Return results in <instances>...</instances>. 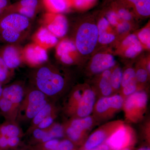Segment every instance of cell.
I'll use <instances>...</instances> for the list:
<instances>
[{
	"instance_id": "6da1fadb",
	"label": "cell",
	"mask_w": 150,
	"mask_h": 150,
	"mask_svg": "<svg viewBox=\"0 0 150 150\" xmlns=\"http://www.w3.org/2000/svg\"><path fill=\"white\" fill-rule=\"evenodd\" d=\"M5 13L0 15V38L15 43L29 26V19L16 13Z\"/></svg>"
},
{
	"instance_id": "7a4b0ae2",
	"label": "cell",
	"mask_w": 150,
	"mask_h": 150,
	"mask_svg": "<svg viewBox=\"0 0 150 150\" xmlns=\"http://www.w3.org/2000/svg\"><path fill=\"white\" fill-rule=\"evenodd\" d=\"M35 88L46 96L54 97L62 92L65 85L64 78L48 67L39 68L34 76Z\"/></svg>"
},
{
	"instance_id": "3957f363",
	"label": "cell",
	"mask_w": 150,
	"mask_h": 150,
	"mask_svg": "<svg viewBox=\"0 0 150 150\" xmlns=\"http://www.w3.org/2000/svg\"><path fill=\"white\" fill-rule=\"evenodd\" d=\"M48 102V97L37 89L26 91L19 109L17 119L21 121H31Z\"/></svg>"
},
{
	"instance_id": "277c9868",
	"label": "cell",
	"mask_w": 150,
	"mask_h": 150,
	"mask_svg": "<svg viewBox=\"0 0 150 150\" xmlns=\"http://www.w3.org/2000/svg\"><path fill=\"white\" fill-rule=\"evenodd\" d=\"M98 32L96 25L86 22L79 27L75 40L77 51L83 55H88L93 51L98 42Z\"/></svg>"
},
{
	"instance_id": "5b68a950",
	"label": "cell",
	"mask_w": 150,
	"mask_h": 150,
	"mask_svg": "<svg viewBox=\"0 0 150 150\" xmlns=\"http://www.w3.org/2000/svg\"><path fill=\"white\" fill-rule=\"evenodd\" d=\"M147 102L148 96L145 92H135L128 96L123 103L126 114L130 118H135L145 110Z\"/></svg>"
},
{
	"instance_id": "8992f818",
	"label": "cell",
	"mask_w": 150,
	"mask_h": 150,
	"mask_svg": "<svg viewBox=\"0 0 150 150\" xmlns=\"http://www.w3.org/2000/svg\"><path fill=\"white\" fill-rule=\"evenodd\" d=\"M131 139L129 128L125 126H121L108 139L106 144L112 150H121L129 144Z\"/></svg>"
},
{
	"instance_id": "52a82bcc",
	"label": "cell",
	"mask_w": 150,
	"mask_h": 150,
	"mask_svg": "<svg viewBox=\"0 0 150 150\" xmlns=\"http://www.w3.org/2000/svg\"><path fill=\"white\" fill-rule=\"evenodd\" d=\"M39 0H20L12 5L8 6L5 13H16L28 18L33 17L36 13Z\"/></svg>"
},
{
	"instance_id": "ba28073f",
	"label": "cell",
	"mask_w": 150,
	"mask_h": 150,
	"mask_svg": "<svg viewBox=\"0 0 150 150\" xmlns=\"http://www.w3.org/2000/svg\"><path fill=\"white\" fill-rule=\"evenodd\" d=\"M115 64V59L112 54L100 53L93 56L90 67L93 73L99 74L105 70H109Z\"/></svg>"
},
{
	"instance_id": "9c48e42d",
	"label": "cell",
	"mask_w": 150,
	"mask_h": 150,
	"mask_svg": "<svg viewBox=\"0 0 150 150\" xmlns=\"http://www.w3.org/2000/svg\"><path fill=\"white\" fill-rule=\"evenodd\" d=\"M24 87L18 83L12 84L3 88L2 97L9 100L18 111L25 93Z\"/></svg>"
},
{
	"instance_id": "30bf717a",
	"label": "cell",
	"mask_w": 150,
	"mask_h": 150,
	"mask_svg": "<svg viewBox=\"0 0 150 150\" xmlns=\"http://www.w3.org/2000/svg\"><path fill=\"white\" fill-rule=\"evenodd\" d=\"M51 19L47 28L54 35L58 37H62L67 34L68 29L67 19L60 13H48L47 15Z\"/></svg>"
},
{
	"instance_id": "8fae6325",
	"label": "cell",
	"mask_w": 150,
	"mask_h": 150,
	"mask_svg": "<svg viewBox=\"0 0 150 150\" xmlns=\"http://www.w3.org/2000/svg\"><path fill=\"white\" fill-rule=\"evenodd\" d=\"M95 100V94L93 91L89 89L85 91L76 108L78 116L82 118L90 115L93 110Z\"/></svg>"
},
{
	"instance_id": "7c38bea8",
	"label": "cell",
	"mask_w": 150,
	"mask_h": 150,
	"mask_svg": "<svg viewBox=\"0 0 150 150\" xmlns=\"http://www.w3.org/2000/svg\"><path fill=\"white\" fill-rule=\"evenodd\" d=\"M77 51L75 43L71 40H64L58 44L56 53L63 63L69 65L74 62V55Z\"/></svg>"
},
{
	"instance_id": "4fadbf2b",
	"label": "cell",
	"mask_w": 150,
	"mask_h": 150,
	"mask_svg": "<svg viewBox=\"0 0 150 150\" xmlns=\"http://www.w3.org/2000/svg\"><path fill=\"white\" fill-rule=\"evenodd\" d=\"M24 54L28 62L33 65L40 64L48 59L46 49L38 44L28 46L25 50Z\"/></svg>"
},
{
	"instance_id": "5bb4252c",
	"label": "cell",
	"mask_w": 150,
	"mask_h": 150,
	"mask_svg": "<svg viewBox=\"0 0 150 150\" xmlns=\"http://www.w3.org/2000/svg\"><path fill=\"white\" fill-rule=\"evenodd\" d=\"M0 56L10 70L17 68L21 64L19 52L14 46L8 45L2 48L0 51Z\"/></svg>"
},
{
	"instance_id": "9a60e30c",
	"label": "cell",
	"mask_w": 150,
	"mask_h": 150,
	"mask_svg": "<svg viewBox=\"0 0 150 150\" xmlns=\"http://www.w3.org/2000/svg\"><path fill=\"white\" fill-rule=\"evenodd\" d=\"M124 54L127 58H133L141 53L143 46L140 42L137 35L130 34L126 37L122 43Z\"/></svg>"
},
{
	"instance_id": "2e32d148",
	"label": "cell",
	"mask_w": 150,
	"mask_h": 150,
	"mask_svg": "<svg viewBox=\"0 0 150 150\" xmlns=\"http://www.w3.org/2000/svg\"><path fill=\"white\" fill-rule=\"evenodd\" d=\"M35 39L38 45L44 48L54 46L58 42V38L45 27L38 30Z\"/></svg>"
},
{
	"instance_id": "e0dca14e",
	"label": "cell",
	"mask_w": 150,
	"mask_h": 150,
	"mask_svg": "<svg viewBox=\"0 0 150 150\" xmlns=\"http://www.w3.org/2000/svg\"><path fill=\"white\" fill-rule=\"evenodd\" d=\"M0 111L6 121H15L18 111L9 100L1 97L0 98Z\"/></svg>"
},
{
	"instance_id": "ac0fdd59",
	"label": "cell",
	"mask_w": 150,
	"mask_h": 150,
	"mask_svg": "<svg viewBox=\"0 0 150 150\" xmlns=\"http://www.w3.org/2000/svg\"><path fill=\"white\" fill-rule=\"evenodd\" d=\"M43 4L51 13H60L68 10V0H43Z\"/></svg>"
},
{
	"instance_id": "d6986e66",
	"label": "cell",
	"mask_w": 150,
	"mask_h": 150,
	"mask_svg": "<svg viewBox=\"0 0 150 150\" xmlns=\"http://www.w3.org/2000/svg\"><path fill=\"white\" fill-rule=\"evenodd\" d=\"M21 134V129L15 121H6L0 125V135L6 138L20 137Z\"/></svg>"
},
{
	"instance_id": "ffe728a7",
	"label": "cell",
	"mask_w": 150,
	"mask_h": 150,
	"mask_svg": "<svg viewBox=\"0 0 150 150\" xmlns=\"http://www.w3.org/2000/svg\"><path fill=\"white\" fill-rule=\"evenodd\" d=\"M55 113V108L53 103L48 102L35 115L31 121L30 129L33 131L44 118Z\"/></svg>"
},
{
	"instance_id": "44dd1931",
	"label": "cell",
	"mask_w": 150,
	"mask_h": 150,
	"mask_svg": "<svg viewBox=\"0 0 150 150\" xmlns=\"http://www.w3.org/2000/svg\"><path fill=\"white\" fill-rule=\"evenodd\" d=\"M111 71L107 70L102 72V76L99 82V88L103 95L108 97L112 93L113 89L111 85L110 77Z\"/></svg>"
},
{
	"instance_id": "7402d4cb",
	"label": "cell",
	"mask_w": 150,
	"mask_h": 150,
	"mask_svg": "<svg viewBox=\"0 0 150 150\" xmlns=\"http://www.w3.org/2000/svg\"><path fill=\"white\" fill-rule=\"evenodd\" d=\"M106 134L103 130H98L91 135L86 142L85 147L86 150H91L99 146L104 141Z\"/></svg>"
},
{
	"instance_id": "603a6c76",
	"label": "cell",
	"mask_w": 150,
	"mask_h": 150,
	"mask_svg": "<svg viewBox=\"0 0 150 150\" xmlns=\"http://www.w3.org/2000/svg\"><path fill=\"white\" fill-rule=\"evenodd\" d=\"M133 7L135 12L140 16H150V0H139Z\"/></svg>"
},
{
	"instance_id": "cb8c5ba5",
	"label": "cell",
	"mask_w": 150,
	"mask_h": 150,
	"mask_svg": "<svg viewBox=\"0 0 150 150\" xmlns=\"http://www.w3.org/2000/svg\"><path fill=\"white\" fill-rule=\"evenodd\" d=\"M46 130L48 132V134L46 139L44 140V143L54 139L62 138L64 136L63 127L62 125L58 123H54L50 128Z\"/></svg>"
},
{
	"instance_id": "d4e9b609",
	"label": "cell",
	"mask_w": 150,
	"mask_h": 150,
	"mask_svg": "<svg viewBox=\"0 0 150 150\" xmlns=\"http://www.w3.org/2000/svg\"><path fill=\"white\" fill-rule=\"evenodd\" d=\"M93 122L92 118L88 116L84 118L74 119L71 121L69 125L83 132L92 126Z\"/></svg>"
},
{
	"instance_id": "484cf974",
	"label": "cell",
	"mask_w": 150,
	"mask_h": 150,
	"mask_svg": "<svg viewBox=\"0 0 150 150\" xmlns=\"http://www.w3.org/2000/svg\"><path fill=\"white\" fill-rule=\"evenodd\" d=\"M112 9L115 11L121 20L129 22L133 18L132 13L126 7L116 2L112 4Z\"/></svg>"
},
{
	"instance_id": "4316f807",
	"label": "cell",
	"mask_w": 150,
	"mask_h": 150,
	"mask_svg": "<svg viewBox=\"0 0 150 150\" xmlns=\"http://www.w3.org/2000/svg\"><path fill=\"white\" fill-rule=\"evenodd\" d=\"M96 109L100 114H104L108 112L109 110H113L110 97H104L100 98L97 103Z\"/></svg>"
},
{
	"instance_id": "83f0119b",
	"label": "cell",
	"mask_w": 150,
	"mask_h": 150,
	"mask_svg": "<svg viewBox=\"0 0 150 150\" xmlns=\"http://www.w3.org/2000/svg\"><path fill=\"white\" fill-rule=\"evenodd\" d=\"M97 0H68L70 7L83 10L90 8L95 4Z\"/></svg>"
},
{
	"instance_id": "f1b7e54d",
	"label": "cell",
	"mask_w": 150,
	"mask_h": 150,
	"mask_svg": "<svg viewBox=\"0 0 150 150\" xmlns=\"http://www.w3.org/2000/svg\"><path fill=\"white\" fill-rule=\"evenodd\" d=\"M123 73L119 67L115 68L111 72L110 80L113 90H117L121 86Z\"/></svg>"
},
{
	"instance_id": "f546056e",
	"label": "cell",
	"mask_w": 150,
	"mask_h": 150,
	"mask_svg": "<svg viewBox=\"0 0 150 150\" xmlns=\"http://www.w3.org/2000/svg\"><path fill=\"white\" fill-rule=\"evenodd\" d=\"M11 70L7 67L0 56V83L2 85L8 81L11 77Z\"/></svg>"
},
{
	"instance_id": "4dcf8cb0",
	"label": "cell",
	"mask_w": 150,
	"mask_h": 150,
	"mask_svg": "<svg viewBox=\"0 0 150 150\" xmlns=\"http://www.w3.org/2000/svg\"><path fill=\"white\" fill-rule=\"evenodd\" d=\"M142 44L144 45L148 49H150V30L149 26L143 28L138 33L137 35Z\"/></svg>"
},
{
	"instance_id": "1f68e13d",
	"label": "cell",
	"mask_w": 150,
	"mask_h": 150,
	"mask_svg": "<svg viewBox=\"0 0 150 150\" xmlns=\"http://www.w3.org/2000/svg\"><path fill=\"white\" fill-rule=\"evenodd\" d=\"M136 78V71L132 68H128L123 73L121 86L124 87L132 80Z\"/></svg>"
},
{
	"instance_id": "d6a6232c",
	"label": "cell",
	"mask_w": 150,
	"mask_h": 150,
	"mask_svg": "<svg viewBox=\"0 0 150 150\" xmlns=\"http://www.w3.org/2000/svg\"><path fill=\"white\" fill-rule=\"evenodd\" d=\"M66 133L70 139L76 142L80 139L83 131L69 125L66 129Z\"/></svg>"
},
{
	"instance_id": "836d02e7",
	"label": "cell",
	"mask_w": 150,
	"mask_h": 150,
	"mask_svg": "<svg viewBox=\"0 0 150 150\" xmlns=\"http://www.w3.org/2000/svg\"><path fill=\"white\" fill-rule=\"evenodd\" d=\"M83 92L81 90H76L73 93L71 100H70V108L72 110H75L77 107L78 104L80 102L82 97Z\"/></svg>"
},
{
	"instance_id": "e575fe53",
	"label": "cell",
	"mask_w": 150,
	"mask_h": 150,
	"mask_svg": "<svg viewBox=\"0 0 150 150\" xmlns=\"http://www.w3.org/2000/svg\"><path fill=\"white\" fill-rule=\"evenodd\" d=\"M137 89V81L135 78L123 88V94L125 96H129L135 93Z\"/></svg>"
},
{
	"instance_id": "d590c367",
	"label": "cell",
	"mask_w": 150,
	"mask_h": 150,
	"mask_svg": "<svg viewBox=\"0 0 150 150\" xmlns=\"http://www.w3.org/2000/svg\"><path fill=\"white\" fill-rule=\"evenodd\" d=\"M115 38V35L109 32H105L98 35V42L102 44H108L112 43Z\"/></svg>"
},
{
	"instance_id": "8d00e7d4",
	"label": "cell",
	"mask_w": 150,
	"mask_h": 150,
	"mask_svg": "<svg viewBox=\"0 0 150 150\" xmlns=\"http://www.w3.org/2000/svg\"><path fill=\"white\" fill-rule=\"evenodd\" d=\"M55 117H56L55 113L49 115L41 121L38 125L36 128L43 129V130H46L48 129L54 124Z\"/></svg>"
},
{
	"instance_id": "74e56055",
	"label": "cell",
	"mask_w": 150,
	"mask_h": 150,
	"mask_svg": "<svg viewBox=\"0 0 150 150\" xmlns=\"http://www.w3.org/2000/svg\"><path fill=\"white\" fill-rule=\"evenodd\" d=\"M106 18L110 24L112 26H116L118 23L122 21L117 13L112 9L108 12L106 14Z\"/></svg>"
},
{
	"instance_id": "f35d334b",
	"label": "cell",
	"mask_w": 150,
	"mask_h": 150,
	"mask_svg": "<svg viewBox=\"0 0 150 150\" xmlns=\"http://www.w3.org/2000/svg\"><path fill=\"white\" fill-rule=\"evenodd\" d=\"M110 25V23L106 18L103 17L100 18L97 25L98 29V35L107 32Z\"/></svg>"
},
{
	"instance_id": "ab89813d",
	"label": "cell",
	"mask_w": 150,
	"mask_h": 150,
	"mask_svg": "<svg viewBox=\"0 0 150 150\" xmlns=\"http://www.w3.org/2000/svg\"><path fill=\"white\" fill-rule=\"evenodd\" d=\"M32 132L33 137L35 139L41 141L43 143L48 134L47 130H43L38 128H35Z\"/></svg>"
},
{
	"instance_id": "60d3db41",
	"label": "cell",
	"mask_w": 150,
	"mask_h": 150,
	"mask_svg": "<svg viewBox=\"0 0 150 150\" xmlns=\"http://www.w3.org/2000/svg\"><path fill=\"white\" fill-rule=\"evenodd\" d=\"M149 73L146 69L140 68L136 72V79L139 82L143 83L146 81Z\"/></svg>"
},
{
	"instance_id": "b9f144b4",
	"label": "cell",
	"mask_w": 150,
	"mask_h": 150,
	"mask_svg": "<svg viewBox=\"0 0 150 150\" xmlns=\"http://www.w3.org/2000/svg\"><path fill=\"white\" fill-rule=\"evenodd\" d=\"M116 26L117 32L121 34L126 33L129 31L131 28L129 22L123 20L119 22Z\"/></svg>"
},
{
	"instance_id": "7bdbcfd3",
	"label": "cell",
	"mask_w": 150,
	"mask_h": 150,
	"mask_svg": "<svg viewBox=\"0 0 150 150\" xmlns=\"http://www.w3.org/2000/svg\"><path fill=\"white\" fill-rule=\"evenodd\" d=\"M74 145L71 141L68 140L59 142L56 150H72Z\"/></svg>"
},
{
	"instance_id": "ee69618b",
	"label": "cell",
	"mask_w": 150,
	"mask_h": 150,
	"mask_svg": "<svg viewBox=\"0 0 150 150\" xmlns=\"http://www.w3.org/2000/svg\"><path fill=\"white\" fill-rule=\"evenodd\" d=\"M59 141L57 139H54L43 143V147L46 150H56Z\"/></svg>"
},
{
	"instance_id": "f6af8a7d",
	"label": "cell",
	"mask_w": 150,
	"mask_h": 150,
	"mask_svg": "<svg viewBox=\"0 0 150 150\" xmlns=\"http://www.w3.org/2000/svg\"><path fill=\"white\" fill-rule=\"evenodd\" d=\"M139 0H117L115 2L120 4L126 8L133 7L135 3L137 2Z\"/></svg>"
},
{
	"instance_id": "bcb514c9",
	"label": "cell",
	"mask_w": 150,
	"mask_h": 150,
	"mask_svg": "<svg viewBox=\"0 0 150 150\" xmlns=\"http://www.w3.org/2000/svg\"><path fill=\"white\" fill-rule=\"evenodd\" d=\"M20 139V137H13L8 138V146L10 147H14L18 144Z\"/></svg>"
},
{
	"instance_id": "7dc6e473",
	"label": "cell",
	"mask_w": 150,
	"mask_h": 150,
	"mask_svg": "<svg viewBox=\"0 0 150 150\" xmlns=\"http://www.w3.org/2000/svg\"><path fill=\"white\" fill-rule=\"evenodd\" d=\"M8 6V0H0V15L4 12Z\"/></svg>"
},
{
	"instance_id": "c3c4849f",
	"label": "cell",
	"mask_w": 150,
	"mask_h": 150,
	"mask_svg": "<svg viewBox=\"0 0 150 150\" xmlns=\"http://www.w3.org/2000/svg\"><path fill=\"white\" fill-rule=\"evenodd\" d=\"M8 146V138L0 135V148L4 149Z\"/></svg>"
},
{
	"instance_id": "681fc988",
	"label": "cell",
	"mask_w": 150,
	"mask_h": 150,
	"mask_svg": "<svg viewBox=\"0 0 150 150\" xmlns=\"http://www.w3.org/2000/svg\"><path fill=\"white\" fill-rule=\"evenodd\" d=\"M86 150H109V148L107 145H99L98 146L92 149Z\"/></svg>"
},
{
	"instance_id": "f907efd6",
	"label": "cell",
	"mask_w": 150,
	"mask_h": 150,
	"mask_svg": "<svg viewBox=\"0 0 150 150\" xmlns=\"http://www.w3.org/2000/svg\"><path fill=\"white\" fill-rule=\"evenodd\" d=\"M3 88L2 87V85L0 83V98L2 96V94Z\"/></svg>"
},
{
	"instance_id": "816d5d0a",
	"label": "cell",
	"mask_w": 150,
	"mask_h": 150,
	"mask_svg": "<svg viewBox=\"0 0 150 150\" xmlns=\"http://www.w3.org/2000/svg\"><path fill=\"white\" fill-rule=\"evenodd\" d=\"M138 150H150V149L148 148L144 147L141 148V149Z\"/></svg>"
},
{
	"instance_id": "f5cc1de1",
	"label": "cell",
	"mask_w": 150,
	"mask_h": 150,
	"mask_svg": "<svg viewBox=\"0 0 150 150\" xmlns=\"http://www.w3.org/2000/svg\"><path fill=\"white\" fill-rule=\"evenodd\" d=\"M121 150H131L129 149H127V148H126V149H125V148H124V149H123Z\"/></svg>"
},
{
	"instance_id": "db71d44e",
	"label": "cell",
	"mask_w": 150,
	"mask_h": 150,
	"mask_svg": "<svg viewBox=\"0 0 150 150\" xmlns=\"http://www.w3.org/2000/svg\"><path fill=\"white\" fill-rule=\"evenodd\" d=\"M0 39H1V38H0Z\"/></svg>"
}]
</instances>
